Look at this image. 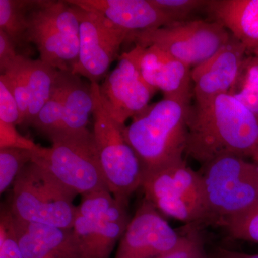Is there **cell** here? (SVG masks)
<instances>
[{
  "mask_svg": "<svg viewBox=\"0 0 258 258\" xmlns=\"http://www.w3.org/2000/svg\"><path fill=\"white\" fill-rule=\"evenodd\" d=\"M230 37L228 30L217 22L190 20L154 30L132 32L125 42L157 47L192 69L211 58Z\"/></svg>",
  "mask_w": 258,
  "mask_h": 258,
  "instance_id": "obj_9",
  "label": "cell"
},
{
  "mask_svg": "<svg viewBox=\"0 0 258 258\" xmlns=\"http://www.w3.org/2000/svg\"><path fill=\"white\" fill-rule=\"evenodd\" d=\"M28 57L20 55L16 63L6 74L1 75L3 80L14 96L20 112L18 125H23L28 111L29 96L28 81Z\"/></svg>",
  "mask_w": 258,
  "mask_h": 258,
  "instance_id": "obj_24",
  "label": "cell"
},
{
  "mask_svg": "<svg viewBox=\"0 0 258 258\" xmlns=\"http://www.w3.org/2000/svg\"><path fill=\"white\" fill-rule=\"evenodd\" d=\"M87 11L106 17L116 26L129 32L154 30L171 25L165 13L152 0H67Z\"/></svg>",
  "mask_w": 258,
  "mask_h": 258,
  "instance_id": "obj_15",
  "label": "cell"
},
{
  "mask_svg": "<svg viewBox=\"0 0 258 258\" xmlns=\"http://www.w3.org/2000/svg\"><path fill=\"white\" fill-rule=\"evenodd\" d=\"M103 107L121 126L144 111L157 92L141 76L138 68L124 52L118 63L99 84Z\"/></svg>",
  "mask_w": 258,
  "mask_h": 258,
  "instance_id": "obj_11",
  "label": "cell"
},
{
  "mask_svg": "<svg viewBox=\"0 0 258 258\" xmlns=\"http://www.w3.org/2000/svg\"><path fill=\"white\" fill-rule=\"evenodd\" d=\"M20 112L14 96L6 83L0 79V121L18 125Z\"/></svg>",
  "mask_w": 258,
  "mask_h": 258,
  "instance_id": "obj_31",
  "label": "cell"
},
{
  "mask_svg": "<svg viewBox=\"0 0 258 258\" xmlns=\"http://www.w3.org/2000/svg\"><path fill=\"white\" fill-rule=\"evenodd\" d=\"M14 221L24 258H83L73 230L23 221L15 217Z\"/></svg>",
  "mask_w": 258,
  "mask_h": 258,
  "instance_id": "obj_16",
  "label": "cell"
},
{
  "mask_svg": "<svg viewBox=\"0 0 258 258\" xmlns=\"http://www.w3.org/2000/svg\"><path fill=\"white\" fill-rule=\"evenodd\" d=\"M33 151L6 148L0 149V192L14 184L22 170L31 162Z\"/></svg>",
  "mask_w": 258,
  "mask_h": 258,
  "instance_id": "obj_25",
  "label": "cell"
},
{
  "mask_svg": "<svg viewBox=\"0 0 258 258\" xmlns=\"http://www.w3.org/2000/svg\"><path fill=\"white\" fill-rule=\"evenodd\" d=\"M159 258H209L199 227L191 226L186 234L181 235L175 247Z\"/></svg>",
  "mask_w": 258,
  "mask_h": 258,
  "instance_id": "obj_27",
  "label": "cell"
},
{
  "mask_svg": "<svg viewBox=\"0 0 258 258\" xmlns=\"http://www.w3.org/2000/svg\"><path fill=\"white\" fill-rule=\"evenodd\" d=\"M220 225L225 227L232 238L258 244V205L240 215L224 219Z\"/></svg>",
  "mask_w": 258,
  "mask_h": 258,
  "instance_id": "obj_26",
  "label": "cell"
},
{
  "mask_svg": "<svg viewBox=\"0 0 258 258\" xmlns=\"http://www.w3.org/2000/svg\"><path fill=\"white\" fill-rule=\"evenodd\" d=\"M93 131L98 160L110 192L127 205L128 199L142 186L144 170L137 154L125 141L123 128L102 103L99 83H91Z\"/></svg>",
  "mask_w": 258,
  "mask_h": 258,
  "instance_id": "obj_4",
  "label": "cell"
},
{
  "mask_svg": "<svg viewBox=\"0 0 258 258\" xmlns=\"http://www.w3.org/2000/svg\"><path fill=\"white\" fill-rule=\"evenodd\" d=\"M141 188L145 200L161 215L189 226L215 224L207 203L201 174L184 160L145 171Z\"/></svg>",
  "mask_w": 258,
  "mask_h": 258,
  "instance_id": "obj_3",
  "label": "cell"
},
{
  "mask_svg": "<svg viewBox=\"0 0 258 258\" xmlns=\"http://www.w3.org/2000/svg\"><path fill=\"white\" fill-rule=\"evenodd\" d=\"M137 67L144 81L164 94V98L191 101V69L157 47L135 45L124 52Z\"/></svg>",
  "mask_w": 258,
  "mask_h": 258,
  "instance_id": "obj_13",
  "label": "cell"
},
{
  "mask_svg": "<svg viewBox=\"0 0 258 258\" xmlns=\"http://www.w3.org/2000/svg\"><path fill=\"white\" fill-rule=\"evenodd\" d=\"M50 147L39 146L32 162L41 166L54 179L75 195L108 190L102 172L93 132L55 137ZM109 191V190H108Z\"/></svg>",
  "mask_w": 258,
  "mask_h": 258,
  "instance_id": "obj_5",
  "label": "cell"
},
{
  "mask_svg": "<svg viewBox=\"0 0 258 258\" xmlns=\"http://www.w3.org/2000/svg\"><path fill=\"white\" fill-rule=\"evenodd\" d=\"M60 71L63 91V128L61 136L86 132L93 108L91 83L83 82L79 75Z\"/></svg>",
  "mask_w": 258,
  "mask_h": 258,
  "instance_id": "obj_19",
  "label": "cell"
},
{
  "mask_svg": "<svg viewBox=\"0 0 258 258\" xmlns=\"http://www.w3.org/2000/svg\"><path fill=\"white\" fill-rule=\"evenodd\" d=\"M0 258H24L11 211H2L0 219Z\"/></svg>",
  "mask_w": 258,
  "mask_h": 258,
  "instance_id": "obj_29",
  "label": "cell"
},
{
  "mask_svg": "<svg viewBox=\"0 0 258 258\" xmlns=\"http://www.w3.org/2000/svg\"><path fill=\"white\" fill-rule=\"evenodd\" d=\"M205 198L215 224L258 205V163L236 156L201 166Z\"/></svg>",
  "mask_w": 258,
  "mask_h": 258,
  "instance_id": "obj_8",
  "label": "cell"
},
{
  "mask_svg": "<svg viewBox=\"0 0 258 258\" xmlns=\"http://www.w3.org/2000/svg\"><path fill=\"white\" fill-rule=\"evenodd\" d=\"M185 154L201 166L236 156L258 163V116L230 93L191 104Z\"/></svg>",
  "mask_w": 258,
  "mask_h": 258,
  "instance_id": "obj_1",
  "label": "cell"
},
{
  "mask_svg": "<svg viewBox=\"0 0 258 258\" xmlns=\"http://www.w3.org/2000/svg\"><path fill=\"white\" fill-rule=\"evenodd\" d=\"M33 0H0V30L11 39L20 55L30 58L28 13Z\"/></svg>",
  "mask_w": 258,
  "mask_h": 258,
  "instance_id": "obj_20",
  "label": "cell"
},
{
  "mask_svg": "<svg viewBox=\"0 0 258 258\" xmlns=\"http://www.w3.org/2000/svg\"><path fill=\"white\" fill-rule=\"evenodd\" d=\"M31 139L22 136L16 129V125L0 121V149L6 148L36 150L39 147Z\"/></svg>",
  "mask_w": 258,
  "mask_h": 258,
  "instance_id": "obj_30",
  "label": "cell"
},
{
  "mask_svg": "<svg viewBox=\"0 0 258 258\" xmlns=\"http://www.w3.org/2000/svg\"><path fill=\"white\" fill-rule=\"evenodd\" d=\"M209 258H258V254H247L224 248H217Z\"/></svg>",
  "mask_w": 258,
  "mask_h": 258,
  "instance_id": "obj_33",
  "label": "cell"
},
{
  "mask_svg": "<svg viewBox=\"0 0 258 258\" xmlns=\"http://www.w3.org/2000/svg\"><path fill=\"white\" fill-rule=\"evenodd\" d=\"M75 194L35 163L25 166L13 184L11 212L23 221L72 230Z\"/></svg>",
  "mask_w": 258,
  "mask_h": 258,
  "instance_id": "obj_7",
  "label": "cell"
},
{
  "mask_svg": "<svg viewBox=\"0 0 258 258\" xmlns=\"http://www.w3.org/2000/svg\"><path fill=\"white\" fill-rule=\"evenodd\" d=\"M76 7L79 18V60L73 74L98 83L106 77L112 62L129 32L116 26L106 17Z\"/></svg>",
  "mask_w": 258,
  "mask_h": 258,
  "instance_id": "obj_10",
  "label": "cell"
},
{
  "mask_svg": "<svg viewBox=\"0 0 258 258\" xmlns=\"http://www.w3.org/2000/svg\"><path fill=\"white\" fill-rule=\"evenodd\" d=\"M54 69L41 60H28L29 96L28 111L24 126H30L36 115L50 99L59 74Z\"/></svg>",
  "mask_w": 258,
  "mask_h": 258,
  "instance_id": "obj_21",
  "label": "cell"
},
{
  "mask_svg": "<svg viewBox=\"0 0 258 258\" xmlns=\"http://www.w3.org/2000/svg\"><path fill=\"white\" fill-rule=\"evenodd\" d=\"M152 3L165 13L171 23L191 20L200 10H205L209 0H152Z\"/></svg>",
  "mask_w": 258,
  "mask_h": 258,
  "instance_id": "obj_28",
  "label": "cell"
},
{
  "mask_svg": "<svg viewBox=\"0 0 258 258\" xmlns=\"http://www.w3.org/2000/svg\"><path fill=\"white\" fill-rule=\"evenodd\" d=\"M20 55L11 39L0 30V72L6 74L16 63Z\"/></svg>",
  "mask_w": 258,
  "mask_h": 258,
  "instance_id": "obj_32",
  "label": "cell"
},
{
  "mask_svg": "<svg viewBox=\"0 0 258 258\" xmlns=\"http://www.w3.org/2000/svg\"><path fill=\"white\" fill-rule=\"evenodd\" d=\"M62 82L59 71L53 92L50 99L33 120L31 125L37 132L52 140L62 134L63 128V106H62Z\"/></svg>",
  "mask_w": 258,
  "mask_h": 258,
  "instance_id": "obj_23",
  "label": "cell"
},
{
  "mask_svg": "<svg viewBox=\"0 0 258 258\" xmlns=\"http://www.w3.org/2000/svg\"><path fill=\"white\" fill-rule=\"evenodd\" d=\"M28 36L42 62L73 73L80 48L79 18L75 5L67 1L33 0L28 13Z\"/></svg>",
  "mask_w": 258,
  "mask_h": 258,
  "instance_id": "obj_6",
  "label": "cell"
},
{
  "mask_svg": "<svg viewBox=\"0 0 258 258\" xmlns=\"http://www.w3.org/2000/svg\"><path fill=\"white\" fill-rule=\"evenodd\" d=\"M229 93L258 116V52H247Z\"/></svg>",
  "mask_w": 258,
  "mask_h": 258,
  "instance_id": "obj_22",
  "label": "cell"
},
{
  "mask_svg": "<svg viewBox=\"0 0 258 258\" xmlns=\"http://www.w3.org/2000/svg\"><path fill=\"white\" fill-rule=\"evenodd\" d=\"M205 11L241 42L258 52V0H209Z\"/></svg>",
  "mask_w": 258,
  "mask_h": 258,
  "instance_id": "obj_18",
  "label": "cell"
},
{
  "mask_svg": "<svg viewBox=\"0 0 258 258\" xmlns=\"http://www.w3.org/2000/svg\"><path fill=\"white\" fill-rule=\"evenodd\" d=\"M190 101L163 98L123 127L125 141L137 154L144 172L184 160Z\"/></svg>",
  "mask_w": 258,
  "mask_h": 258,
  "instance_id": "obj_2",
  "label": "cell"
},
{
  "mask_svg": "<svg viewBox=\"0 0 258 258\" xmlns=\"http://www.w3.org/2000/svg\"><path fill=\"white\" fill-rule=\"evenodd\" d=\"M181 236L144 199L120 238L114 258H159L175 247Z\"/></svg>",
  "mask_w": 258,
  "mask_h": 258,
  "instance_id": "obj_12",
  "label": "cell"
},
{
  "mask_svg": "<svg viewBox=\"0 0 258 258\" xmlns=\"http://www.w3.org/2000/svg\"><path fill=\"white\" fill-rule=\"evenodd\" d=\"M246 54L244 45L231 35L228 42L215 55L191 69L195 102L206 101L230 93Z\"/></svg>",
  "mask_w": 258,
  "mask_h": 258,
  "instance_id": "obj_14",
  "label": "cell"
},
{
  "mask_svg": "<svg viewBox=\"0 0 258 258\" xmlns=\"http://www.w3.org/2000/svg\"><path fill=\"white\" fill-rule=\"evenodd\" d=\"M130 220L127 212L88 217L76 212L72 230L83 258H110Z\"/></svg>",
  "mask_w": 258,
  "mask_h": 258,
  "instance_id": "obj_17",
  "label": "cell"
}]
</instances>
